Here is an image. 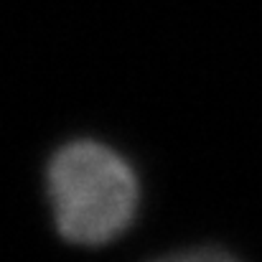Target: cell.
I'll use <instances>...</instances> for the list:
<instances>
[{
  "label": "cell",
  "mask_w": 262,
  "mask_h": 262,
  "mask_svg": "<svg viewBox=\"0 0 262 262\" xmlns=\"http://www.w3.org/2000/svg\"><path fill=\"white\" fill-rule=\"evenodd\" d=\"M56 232L82 247H102L127 232L140 204V181L130 161L99 140L61 145L46 168Z\"/></svg>",
  "instance_id": "6da1fadb"
},
{
  "label": "cell",
  "mask_w": 262,
  "mask_h": 262,
  "mask_svg": "<svg viewBox=\"0 0 262 262\" xmlns=\"http://www.w3.org/2000/svg\"><path fill=\"white\" fill-rule=\"evenodd\" d=\"M153 262H239L234 255L216 250V247H196V250H183V252H173L166 257H158Z\"/></svg>",
  "instance_id": "7a4b0ae2"
}]
</instances>
